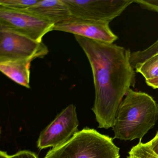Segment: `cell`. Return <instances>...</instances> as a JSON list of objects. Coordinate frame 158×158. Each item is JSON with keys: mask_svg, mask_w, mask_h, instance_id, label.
<instances>
[{"mask_svg": "<svg viewBox=\"0 0 158 158\" xmlns=\"http://www.w3.org/2000/svg\"><path fill=\"white\" fill-rule=\"evenodd\" d=\"M74 37L92 70L95 91L92 110L98 127H113L123 98L135 84V73L130 63L131 52L113 43Z\"/></svg>", "mask_w": 158, "mask_h": 158, "instance_id": "obj_1", "label": "cell"}, {"mask_svg": "<svg viewBox=\"0 0 158 158\" xmlns=\"http://www.w3.org/2000/svg\"><path fill=\"white\" fill-rule=\"evenodd\" d=\"M158 119V104L148 94L129 89L117 110L113 128L114 138L132 140L142 138Z\"/></svg>", "mask_w": 158, "mask_h": 158, "instance_id": "obj_2", "label": "cell"}, {"mask_svg": "<svg viewBox=\"0 0 158 158\" xmlns=\"http://www.w3.org/2000/svg\"><path fill=\"white\" fill-rule=\"evenodd\" d=\"M119 150L111 138L86 127L44 158H120Z\"/></svg>", "mask_w": 158, "mask_h": 158, "instance_id": "obj_3", "label": "cell"}, {"mask_svg": "<svg viewBox=\"0 0 158 158\" xmlns=\"http://www.w3.org/2000/svg\"><path fill=\"white\" fill-rule=\"evenodd\" d=\"M55 24L27 11L15 10L0 6V30L15 32L38 42L53 31Z\"/></svg>", "mask_w": 158, "mask_h": 158, "instance_id": "obj_4", "label": "cell"}, {"mask_svg": "<svg viewBox=\"0 0 158 158\" xmlns=\"http://www.w3.org/2000/svg\"><path fill=\"white\" fill-rule=\"evenodd\" d=\"M73 17L110 22L120 16L134 0H63Z\"/></svg>", "mask_w": 158, "mask_h": 158, "instance_id": "obj_5", "label": "cell"}, {"mask_svg": "<svg viewBox=\"0 0 158 158\" xmlns=\"http://www.w3.org/2000/svg\"><path fill=\"white\" fill-rule=\"evenodd\" d=\"M48 52L43 42H38L15 32L0 30V62L33 61L44 58Z\"/></svg>", "mask_w": 158, "mask_h": 158, "instance_id": "obj_6", "label": "cell"}, {"mask_svg": "<svg viewBox=\"0 0 158 158\" xmlns=\"http://www.w3.org/2000/svg\"><path fill=\"white\" fill-rule=\"evenodd\" d=\"M78 126L76 107L70 104L40 133L37 142V148L42 150L64 144L78 132Z\"/></svg>", "mask_w": 158, "mask_h": 158, "instance_id": "obj_7", "label": "cell"}, {"mask_svg": "<svg viewBox=\"0 0 158 158\" xmlns=\"http://www.w3.org/2000/svg\"><path fill=\"white\" fill-rule=\"evenodd\" d=\"M110 22L73 17L55 24L53 30L71 33L100 42L113 44L118 38L111 30Z\"/></svg>", "mask_w": 158, "mask_h": 158, "instance_id": "obj_8", "label": "cell"}, {"mask_svg": "<svg viewBox=\"0 0 158 158\" xmlns=\"http://www.w3.org/2000/svg\"><path fill=\"white\" fill-rule=\"evenodd\" d=\"M54 24L68 20L72 15L63 0H39L27 10Z\"/></svg>", "mask_w": 158, "mask_h": 158, "instance_id": "obj_9", "label": "cell"}, {"mask_svg": "<svg viewBox=\"0 0 158 158\" xmlns=\"http://www.w3.org/2000/svg\"><path fill=\"white\" fill-rule=\"evenodd\" d=\"M32 61L29 60H16L0 62V71L14 82L29 89Z\"/></svg>", "mask_w": 158, "mask_h": 158, "instance_id": "obj_10", "label": "cell"}, {"mask_svg": "<svg viewBox=\"0 0 158 158\" xmlns=\"http://www.w3.org/2000/svg\"><path fill=\"white\" fill-rule=\"evenodd\" d=\"M135 69L137 73L141 74L146 80L158 77V53L137 64Z\"/></svg>", "mask_w": 158, "mask_h": 158, "instance_id": "obj_11", "label": "cell"}, {"mask_svg": "<svg viewBox=\"0 0 158 158\" xmlns=\"http://www.w3.org/2000/svg\"><path fill=\"white\" fill-rule=\"evenodd\" d=\"M158 53V40L148 48L142 51L131 52L130 63L135 70L137 64H140L151 56Z\"/></svg>", "mask_w": 158, "mask_h": 158, "instance_id": "obj_12", "label": "cell"}, {"mask_svg": "<svg viewBox=\"0 0 158 158\" xmlns=\"http://www.w3.org/2000/svg\"><path fill=\"white\" fill-rule=\"evenodd\" d=\"M127 158H158V155L152 150L149 142L143 143L140 141L131 149Z\"/></svg>", "mask_w": 158, "mask_h": 158, "instance_id": "obj_13", "label": "cell"}, {"mask_svg": "<svg viewBox=\"0 0 158 158\" xmlns=\"http://www.w3.org/2000/svg\"><path fill=\"white\" fill-rule=\"evenodd\" d=\"M39 0H0V6L15 10L25 11Z\"/></svg>", "mask_w": 158, "mask_h": 158, "instance_id": "obj_14", "label": "cell"}, {"mask_svg": "<svg viewBox=\"0 0 158 158\" xmlns=\"http://www.w3.org/2000/svg\"><path fill=\"white\" fill-rule=\"evenodd\" d=\"M142 9L151 10L158 14V0H134Z\"/></svg>", "mask_w": 158, "mask_h": 158, "instance_id": "obj_15", "label": "cell"}, {"mask_svg": "<svg viewBox=\"0 0 158 158\" xmlns=\"http://www.w3.org/2000/svg\"><path fill=\"white\" fill-rule=\"evenodd\" d=\"M11 158H39L35 153L28 150L20 151L17 153L10 156Z\"/></svg>", "mask_w": 158, "mask_h": 158, "instance_id": "obj_16", "label": "cell"}, {"mask_svg": "<svg viewBox=\"0 0 158 158\" xmlns=\"http://www.w3.org/2000/svg\"><path fill=\"white\" fill-rule=\"evenodd\" d=\"M149 142L153 151L158 155V131L155 137Z\"/></svg>", "mask_w": 158, "mask_h": 158, "instance_id": "obj_17", "label": "cell"}, {"mask_svg": "<svg viewBox=\"0 0 158 158\" xmlns=\"http://www.w3.org/2000/svg\"><path fill=\"white\" fill-rule=\"evenodd\" d=\"M146 83L148 86L154 89H158V77L152 79L146 80Z\"/></svg>", "mask_w": 158, "mask_h": 158, "instance_id": "obj_18", "label": "cell"}, {"mask_svg": "<svg viewBox=\"0 0 158 158\" xmlns=\"http://www.w3.org/2000/svg\"><path fill=\"white\" fill-rule=\"evenodd\" d=\"M0 158H11L10 156L8 155L6 152L1 151L0 152Z\"/></svg>", "mask_w": 158, "mask_h": 158, "instance_id": "obj_19", "label": "cell"}]
</instances>
